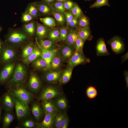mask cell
Masks as SVG:
<instances>
[{"mask_svg": "<svg viewBox=\"0 0 128 128\" xmlns=\"http://www.w3.org/2000/svg\"><path fill=\"white\" fill-rule=\"evenodd\" d=\"M12 78L8 82L7 86L11 88L20 86L25 79L26 71L23 65L19 64L16 67Z\"/></svg>", "mask_w": 128, "mask_h": 128, "instance_id": "6da1fadb", "label": "cell"}, {"mask_svg": "<svg viewBox=\"0 0 128 128\" xmlns=\"http://www.w3.org/2000/svg\"><path fill=\"white\" fill-rule=\"evenodd\" d=\"M12 93L18 99L28 107V105L33 98L31 93L20 85L16 87L13 91Z\"/></svg>", "mask_w": 128, "mask_h": 128, "instance_id": "7a4b0ae2", "label": "cell"}, {"mask_svg": "<svg viewBox=\"0 0 128 128\" xmlns=\"http://www.w3.org/2000/svg\"><path fill=\"white\" fill-rule=\"evenodd\" d=\"M90 62L89 59L86 58L83 52L75 50L74 54L68 61V66L73 68L78 65L85 64Z\"/></svg>", "mask_w": 128, "mask_h": 128, "instance_id": "3957f363", "label": "cell"}, {"mask_svg": "<svg viewBox=\"0 0 128 128\" xmlns=\"http://www.w3.org/2000/svg\"><path fill=\"white\" fill-rule=\"evenodd\" d=\"M112 51L115 54H120L123 52L125 49L123 42L120 37L115 36L108 41Z\"/></svg>", "mask_w": 128, "mask_h": 128, "instance_id": "277c9868", "label": "cell"}, {"mask_svg": "<svg viewBox=\"0 0 128 128\" xmlns=\"http://www.w3.org/2000/svg\"><path fill=\"white\" fill-rule=\"evenodd\" d=\"M15 55L14 50L2 45L0 52V63L5 64L8 63L15 57Z\"/></svg>", "mask_w": 128, "mask_h": 128, "instance_id": "5b68a950", "label": "cell"}, {"mask_svg": "<svg viewBox=\"0 0 128 128\" xmlns=\"http://www.w3.org/2000/svg\"><path fill=\"white\" fill-rule=\"evenodd\" d=\"M0 72V83L3 84L9 79L14 71L15 65L13 63L5 64Z\"/></svg>", "mask_w": 128, "mask_h": 128, "instance_id": "8992f818", "label": "cell"}, {"mask_svg": "<svg viewBox=\"0 0 128 128\" xmlns=\"http://www.w3.org/2000/svg\"><path fill=\"white\" fill-rule=\"evenodd\" d=\"M59 94V91L55 88L48 86L44 89L39 99L42 101L50 100L58 96Z\"/></svg>", "mask_w": 128, "mask_h": 128, "instance_id": "52a82bcc", "label": "cell"}, {"mask_svg": "<svg viewBox=\"0 0 128 128\" xmlns=\"http://www.w3.org/2000/svg\"><path fill=\"white\" fill-rule=\"evenodd\" d=\"M15 109L17 118L18 119L26 117L28 112V107L17 99H15Z\"/></svg>", "mask_w": 128, "mask_h": 128, "instance_id": "ba28073f", "label": "cell"}, {"mask_svg": "<svg viewBox=\"0 0 128 128\" xmlns=\"http://www.w3.org/2000/svg\"><path fill=\"white\" fill-rule=\"evenodd\" d=\"M41 51V57L46 62L47 66L46 69H48L50 68V64L53 57L56 53L58 50L54 49L52 50L44 49L38 46Z\"/></svg>", "mask_w": 128, "mask_h": 128, "instance_id": "9c48e42d", "label": "cell"}, {"mask_svg": "<svg viewBox=\"0 0 128 128\" xmlns=\"http://www.w3.org/2000/svg\"><path fill=\"white\" fill-rule=\"evenodd\" d=\"M45 116L43 120L37 124L38 127L41 128H51L54 123L56 114L44 112Z\"/></svg>", "mask_w": 128, "mask_h": 128, "instance_id": "30bf717a", "label": "cell"}, {"mask_svg": "<svg viewBox=\"0 0 128 128\" xmlns=\"http://www.w3.org/2000/svg\"><path fill=\"white\" fill-rule=\"evenodd\" d=\"M12 93L5 94L3 98V104L5 110L9 111L13 110L15 105V99Z\"/></svg>", "mask_w": 128, "mask_h": 128, "instance_id": "8fae6325", "label": "cell"}, {"mask_svg": "<svg viewBox=\"0 0 128 128\" xmlns=\"http://www.w3.org/2000/svg\"><path fill=\"white\" fill-rule=\"evenodd\" d=\"M74 48L67 44L64 45L60 50V57L64 60L68 61L75 52Z\"/></svg>", "mask_w": 128, "mask_h": 128, "instance_id": "7c38bea8", "label": "cell"}, {"mask_svg": "<svg viewBox=\"0 0 128 128\" xmlns=\"http://www.w3.org/2000/svg\"><path fill=\"white\" fill-rule=\"evenodd\" d=\"M27 38L24 34L18 31L14 32L10 34L7 38L9 42L14 44H18L22 42Z\"/></svg>", "mask_w": 128, "mask_h": 128, "instance_id": "4fadbf2b", "label": "cell"}, {"mask_svg": "<svg viewBox=\"0 0 128 128\" xmlns=\"http://www.w3.org/2000/svg\"><path fill=\"white\" fill-rule=\"evenodd\" d=\"M96 55L98 56H106L110 53L107 50L104 39L100 38L97 41L96 46Z\"/></svg>", "mask_w": 128, "mask_h": 128, "instance_id": "5bb4252c", "label": "cell"}, {"mask_svg": "<svg viewBox=\"0 0 128 128\" xmlns=\"http://www.w3.org/2000/svg\"><path fill=\"white\" fill-rule=\"evenodd\" d=\"M28 85L29 89L33 91L37 92L40 89L41 86V82L37 75L32 74L31 75Z\"/></svg>", "mask_w": 128, "mask_h": 128, "instance_id": "9a60e30c", "label": "cell"}, {"mask_svg": "<svg viewBox=\"0 0 128 128\" xmlns=\"http://www.w3.org/2000/svg\"><path fill=\"white\" fill-rule=\"evenodd\" d=\"M78 32L73 29L68 30L65 40L67 44L75 49L76 42L78 35Z\"/></svg>", "mask_w": 128, "mask_h": 128, "instance_id": "2e32d148", "label": "cell"}, {"mask_svg": "<svg viewBox=\"0 0 128 128\" xmlns=\"http://www.w3.org/2000/svg\"><path fill=\"white\" fill-rule=\"evenodd\" d=\"M42 101V105L44 112L57 114L58 110L51 99Z\"/></svg>", "mask_w": 128, "mask_h": 128, "instance_id": "e0dca14e", "label": "cell"}, {"mask_svg": "<svg viewBox=\"0 0 128 128\" xmlns=\"http://www.w3.org/2000/svg\"><path fill=\"white\" fill-rule=\"evenodd\" d=\"M41 51L40 49L34 46L32 53L26 58L24 59L23 61L26 64H29L41 56Z\"/></svg>", "mask_w": 128, "mask_h": 128, "instance_id": "ac0fdd59", "label": "cell"}, {"mask_svg": "<svg viewBox=\"0 0 128 128\" xmlns=\"http://www.w3.org/2000/svg\"><path fill=\"white\" fill-rule=\"evenodd\" d=\"M60 71L50 72L46 73L44 78L47 81L51 83H55L60 79L61 75Z\"/></svg>", "mask_w": 128, "mask_h": 128, "instance_id": "d6986e66", "label": "cell"}, {"mask_svg": "<svg viewBox=\"0 0 128 128\" xmlns=\"http://www.w3.org/2000/svg\"><path fill=\"white\" fill-rule=\"evenodd\" d=\"M38 46L45 49L52 50L55 49V42L49 40H40L39 43L36 41Z\"/></svg>", "mask_w": 128, "mask_h": 128, "instance_id": "ffe728a7", "label": "cell"}, {"mask_svg": "<svg viewBox=\"0 0 128 128\" xmlns=\"http://www.w3.org/2000/svg\"><path fill=\"white\" fill-rule=\"evenodd\" d=\"M49 32V29L47 26L40 23L37 24V34L39 38L42 39L45 38Z\"/></svg>", "mask_w": 128, "mask_h": 128, "instance_id": "44dd1931", "label": "cell"}, {"mask_svg": "<svg viewBox=\"0 0 128 128\" xmlns=\"http://www.w3.org/2000/svg\"><path fill=\"white\" fill-rule=\"evenodd\" d=\"M54 103L58 110H64L67 108V102L64 97H62L57 98L55 100Z\"/></svg>", "mask_w": 128, "mask_h": 128, "instance_id": "7402d4cb", "label": "cell"}, {"mask_svg": "<svg viewBox=\"0 0 128 128\" xmlns=\"http://www.w3.org/2000/svg\"><path fill=\"white\" fill-rule=\"evenodd\" d=\"M78 32L79 35L84 42L92 38L90 30L88 27L80 28Z\"/></svg>", "mask_w": 128, "mask_h": 128, "instance_id": "603a6c76", "label": "cell"}, {"mask_svg": "<svg viewBox=\"0 0 128 128\" xmlns=\"http://www.w3.org/2000/svg\"><path fill=\"white\" fill-rule=\"evenodd\" d=\"M60 28H54L48 32V36L49 40L55 42L60 40Z\"/></svg>", "mask_w": 128, "mask_h": 128, "instance_id": "cb8c5ba5", "label": "cell"}, {"mask_svg": "<svg viewBox=\"0 0 128 128\" xmlns=\"http://www.w3.org/2000/svg\"><path fill=\"white\" fill-rule=\"evenodd\" d=\"M73 68L69 67L63 73L61 78V82L65 84L68 82L70 80L72 74Z\"/></svg>", "mask_w": 128, "mask_h": 128, "instance_id": "d4e9b609", "label": "cell"}, {"mask_svg": "<svg viewBox=\"0 0 128 128\" xmlns=\"http://www.w3.org/2000/svg\"><path fill=\"white\" fill-rule=\"evenodd\" d=\"M86 93L87 97L91 100L94 99L97 96L98 92L97 89L95 87L90 86L87 88Z\"/></svg>", "mask_w": 128, "mask_h": 128, "instance_id": "484cf974", "label": "cell"}, {"mask_svg": "<svg viewBox=\"0 0 128 128\" xmlns=\"http://www.w3.org/2000/svg\"><path fill=\"white\" fill-rule=\"evenodd\" d=\"M33 62V66L36 69H46V62L41 57H38Z\"/></svg>", "mask_w": 128, "mask_h": 128, "instance_id": "4316f807", "label": "cell"}, {"mask_svg": "<svg viewBox=\"0 0 128 128\" xmlns=\"http://www.w3.org/2000/svg\"><path fill=\"white\" fill-rule=\"evenodd\" d=\"M32 111L35 118L37 120H39L42 114L40 105L37 103H34L32 106Z\"/></svg>", "mask_w": 128, "mask_h": 128, "instance_id": "83f0119b", "label": "cell"}, {"mask_svg": "<svg viewBox=\"0 0 128 128\" xmlns=\"http://www.w3.org/2000/svg\"><path fill=\"white\" fill-rule=\"evenodd\" d=\"M56 53L52 59L50 64V68L55 69H58L60 66L61 61V58L58 55H56Z\"/></svg>", "mask_w": 128, "mask_h": 128, "instance_id": "f1b7e54d", "label": "cell"}, {"mask_svg": "<svg viewBox=\"0 0 128 128\" xmlns=\"http://www.w3.org/2000/svg\"><path fill=\"white\" fill-rule=\"evenodd\" d=\"M40 19L42 23L47 26L53 27L56 25L55 21L52 17H47L41 18Z\"/></svg>", "mask_w": 128, "mask_h": 128, "instance_id": "f546056e", "label": "cell"}, {"mask_svg": "<svg viewBox=\"0 0 128 128\" xmlns=\"http://www.w3.org/2000/svg\"><path fill=\"white\" fill-rule=\"evenodd\" d=\"M51 14L58 23L61 25L64 24L65 21V17L63 13L53 11Z\"/></svg>", "mask_w": 128, "mask_h": 128, "instance_id": "4dcf8cb0", "label": "cell"}, {"mask_svg": "<svg viewBox=\"0 0 128 128\" xmlns=\"http://www.w3.org/2000/svg\"><path fill=\"white\" fill-rule=\"evenodd\" d=\"M13 116L10 113H6L4 116L3 121V126L7 128L9 125L14 120Z\"/></svg>", "mask_w": 128, "mask_h": 128, "instance_id": "1f68e13d", "label": "cell"}, {"mask_svg": "<svg viewBox=\"0 0 128 128\" xmlns=\"http://www.w3.org/2000/svg\"><path fill=\"white\" fill-rule=\"evenodd\" d=\"M78 18V24L81 28L88 27V26L89 24V20L86 16L82 15Z\"/></svg>", "mask_w": 128, "mask_h": 128, "instance_id": "d6a6232c", "label": "cell"}, {"mask_svg": "<svg viewBox=\"0 0 128 128\" xmlns=\"http://www.w3.org/2000/svg\"><path fill=\"white\" fill-rule=\"evenodd\" d=\"M38 9L41 14L45 15L51 13L53 11L50 7L47 5L44 4H41L39 5Z\"/></svg>", "mask_w": 128, "mask_h": 128, "instance_id": "836d02e7", "label": "cell"}, {"mask_svg": "<svg viewBox=\"0 0 128 128\" xmlns=\"http://www.w3.org/2000/svg\"><path fill=\"white\" fill-rule=\"evenodd\" d=\"M110 6L108 0H96L90 6L91 8H99L102 6Z\"/></svg>", "mask_w": 128, "mask_h": 128, "instance_id": "e575fe53", "label": "cell"}, {"mask_svg": "<svg viewBox=\"0 0 128 128\" xmlns=\"http://www.w3.org/2000/svg\"><path fill=\"white\" fill-rule=\"evenodd\" d=\"M34 47L32 44H30L24 48L22 52V56L24 59L29 56L32 52Z\"/></svg>", "mask_w": 128, "mask_h": 128, "instance_id": "d590c367", "label": "cell"}, {"mask_svg": "<svg viewBox=\"0 0 128 128\" xmlns=\"http://www.w3.org/2000/svg\"><path fill=\"white\" fill-rule=\"evenodd\" d=\"M70 12L74 17L78 18L82 15V11L78 5L76 3L74 4L72 8L70 10Z\"/></svg>", "mask_w": 128, "mask_h": 128, "instance_id": "8d00e7d4", "label": "cell"}, {"mask_svg": "<svg viewBox=\"0 0 128 128\" xmlns=\"http://www.w3.org/2000/svg\"><path fill=\"white\" fill-rule=\"evenodd\" d=\"M84 42L78 34L75 43V50L79 52H83V49Z\"/></svg>", "mask_w": 128, "mask_h": 128, "instance_id": "74e56055", "label": "cell"}, {"mask_svg": "<svg viewBox=\"0 0 128 128\" xmlns=\"http://www.w3.org/2000/svg\"><path fill=\"white\" fill-rule=\"evenodd\" d=\"M65 114L64 113H61L56 115L54 123L56 128H60L61 124L63 118Z\"/></svg>", "mask_w": 128, "mask_h": 128, "instance_id": "f35d334b", "label": "cell"}, {"mask_svg": "<svg viewBox=\"0 0 128 128\" xmlns=\"http://www.w3.org/2000/svg\"><path fill=\"white\" fill-rule=\"evenodd\" d=\"M27 12L32 17H35L38 14V9L36 5L34 4L30 5L28 8Z\"/></svg>", "mask_w": 128, "mask_h": 128, "instance_id": "ab89813d", "label": "cell"}, {"mask_svg": "<svg viewBox=\"0 0 128 128\" xmlns=\"http://www.w3.org/2000/svg\"><path fill=\"white\" fill-rule=\"evenodd\" d=\"M24 28L26 32L29 35H32L34 33L35 29L33 23L32 22L25 25Z\"/></svg>", "mask_w": 128, "mask_h": 128, "instance_id": "60d3db41", "label": "cell"}, {"mask_svg": "<svg viewBox=\"0 0 128 128\" xmlns=\"http://www.w3.org/2000/svg\"><path fill=\"white\" fill-rule=\"evenodd\" d=\"M55 11L64 14L65 12V9L63 5V3L61 2H56L54 4Z\"/></svg>", "mask_w": 128, "mask_h": 128, "instance_id": "b9f144b4", "label": "cell"}, {"mask_svg": "<svg viewBox=\"0 0 128 128\" xmlns=\"http://www.w3.org/2000/svg\"><path fill=\"white\" fill-rule=\"evenodd\" d=\"M68 30L66 27H62L60 28V40L65 41Z\"/></svg>", "mask_w": 128, "mask_h": 128, "instance_id": "7bdbcfd3", "label": "cell"}, {"mask_svg": "<svg viewBox=\"0 0 128 128\" xmlns=\"http://www.w3.org/2000/svg\"><path fill=\"white\" fill-rule=\"evenodd\" d=\"M64 14L65 18L66 25L68 26L69 22L74 16L70 12H65Z\"/></svg>", "mask_w": 128, "mask_h": 128, "instance_id": "ee69618b", "label": "cell"}, {"mask_svg": "<svg viewBox=\"0 0 128 128\" xmlns=\"http://www.w3.org/2000/svg\"><path fill=\"white\" fill-rule=\"evenodd\" d=\"M63 3L64 7L65 9L70 10L73 7L74 4L71 1L66 0Z\"/></svg>", "mask_w": 128, "mask_h": 128, "instance_id": "f6af8a7d", "label": "cell"}, {"mask_svg": "<svg viewBox=\"0 0 128 128\" xmlns=\"http://www.w3.org/2000/svg\"><path fill=\"white\" fill-rule=\"evenodd\" d=\"M68 117L65 114L62 120L60 128H67L68 126Z\"/></svg>", "mask_w": 128, "mask_h": 128, "instance_id": "bcb514c9", "label": "cell"}, {"mask_svg": "<svg viewBox=\"0 0 128 128\" xmlns=\"http://www.w3.org/2000/svg\"><path fill=\"white\" fill-rule=\"evenodd\" d=\"M32 19V17L27 12L24 13L23 15L22 19L24 22L29 21Z\"/></svg>", "mask_w": 128, "mask_h": 128, "instance_id": "7dc6e473", "label": "cell"}, {"mask_svg": "<svg viewBox=\"0 0 128 128\" xmlns=\"http://www.w3.org/2000/svg\"><path fill=\"white\" fill-rule=\"evenodd\" d=\"M23 125L26 128H32L35 126V124L32 121L30 120H27L23 123Z\"/></svg>", "mask_w": 128, "mask_h": 128, "instance_id": "c3c4849f", "label": "cell"}, {"mask_svg": "<svg viewBox=\"0 0 128 128\" xmlns=\"http://www.w3.org/2000/svg\"><path fill=\"white\" fill-rule=\"evenodd\" d=\"M78 24L77 18L74 17L69 22V26L71 27H76Z\"/></svg>", "mask_w": 128, "mask_h": 128, "instance_id": "681fc988", "label": "cell"}, {"mask_svg": "<svg viewBox=\"0 0 128 128\" xmlns=\"http://www.w3.org/2000/svg\"><path fill=\"white\" fill-rule=\"evenodd\" d=\"M123 75L125 79L126 82V89H127L128 88V71L126 70L123 72Z\"/></svg>", "mask_w": 128, "mask_h": 128, "instance_id": "f907efd6", "label": "cell"}, {"mask_svg": "<svg viewBox=\"0 0 128 128\" xmlns=\"http://www.w3.org/2000/svg\"><path fill=\"white\" fill-rule=\"evenodd\" d=\"M128 52H127L124 55L122 56V63H123L128 59Z\"/></svg>", "mask_w": 128, "mask_h": 128, "instance_id": "816d5d0a", "label": "cell"}, {"mask_svg": "<svg viewBox=\"0 0 128 128\" xmlns=\"http://www.w3.org/2000/svg\"><path fill=\"white\" fill-rule=\"evenodd\" d=\"M48 2H51L54 1V0H44Z\"/></svg>", "mask_w": 128, "mask_h": 128, "instance_id": "f5cc1de1", "label": "cell"}, {"mask_svg": "<svg viewBox=\"0 0 128 128\" xmlns=\"http://www.w3.org/2000/svg\"><path fill=\"white\" fill-rule=\"evenodd\" d=\"M2 46V44L1 43L0 39V52L1 50V49Z\"/></svg>", "mask_w": 128, "mask_h": 128, "instance_id": "db71d44e", "label": "cell"}, {"mask_svg": "<svg viewBox=\"0 0 128 128\" xmlns=\"http://www.w3.org/2000/svg\"><path fill=\"white\" fill-rule=\"evenodd\" d=\"M1 107L0 106V120L1 116Z\"/></svg>", "mask_w": 128, "mask_h": 128, "instance_id": "11a10c76", "label": "cell"}, {"mask_svg": "<svg viewBox=\"0 0 128 128\" xmlns=\"http://www.w3.org/2000/svg\"><path fill=\"white\" fill-rule=\"evenodd\" d=\"M59 2H64L67 0H57Z\"/></svg>", "mask_w": 128, "mask_h": 128, "instance_id": "9f6ffc18", "label": "cell"}, {"mask_svg": "<svg viewBox=\"0 0 128 128\" xmlns=\"http://www.w3.org/2000/svg\"><path fill=\"white\" fill-rule=\"evenodd\" d=\"M1 27H0V31H1Z\"/></svg>", "mask_w": 128, "mask_h": 128, "instance_id": "6f0895ef", "label": "cell"}, {"mask_svg": "<svg viewBox=\"0 0 128 128\" xmlns=\"http://www.w3.org/2000/svg\"></svg>", "mask_w": 128, "mask_h": 128, "instance_id": "680465c9", "label": "cell"}]
</instances>
